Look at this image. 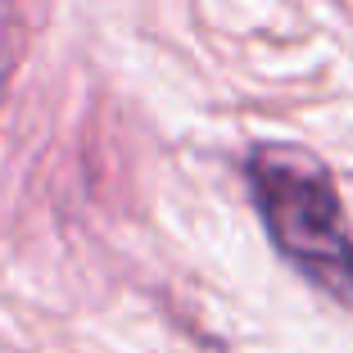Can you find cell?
I'll use <instances>...</instances> for the list:
<instances>
[{
    "label": "cell",
    "mask_w": 353,
    "mask_h": 353,
    "mask_svg": "<svg viewBox=\"0 0 353 353\" xmlns=\"http://www.w3.org/2000/svg\"><path fill=\"white\" fill-rule=\"evenodd\" d=\"M245 176L276 254L317 290L353 308V231L326 163L294 145H259Z\"/></svg>",
    "instance_id": "obj_1"
},
{
    "label": "cell",
    "mask_w": 353,
    "mask_h": 353,
    "mask_svg": "<svg viewBox=\"0 0 353 353\" xmlns=\"http://www.w3.org/2000/svg\"><path fill=\"white\" fill-rule=\"evenodd\" d=\"M19 50H23V28L14 19V10L0 0V100H5L10 73H14V63H19Z\"/></svg>",
    "instance_id": "obj_2"
}]
</instances>
